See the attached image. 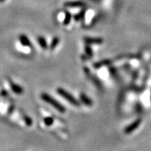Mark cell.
<instances>
[{
    "mask_svg": "<svg viewBox=\"0 0 151 151\" xmlns=\"http://www.w3.org/2000/svg\"><path fill=\"white\" fill-rule=\"evenodd\" d=\"M71 20V15L69 12H65V16H64V25H69V22Z\"/></svg>",
    "mask_w": 151,
    "mask_h": 151,
    "instance_id": "obj_10",
    "label": "cell"
},
{
    "mask_svg": "<svg viewBox=\"0 0 151 151\" xmlns=\"http://www.w3.org/2000/svg\"><path fill=\"white\" fill-rule=\"evenodd\" d=\"M38 41L39 43L41 46L43 48H47V42L46 41L43 37H39L38 38Z\"/></svg>",
    "mask_w": 151,
    "mask_h": 151,
    "instance_id": "obj_11",
    "label": "cell"
},
{
    "mask_svg": "<svg viewBox=\"0 0 151 151\" xmlns=\"http://www.w3.org/2000/svg\"><path fill=\"white\" fill-rule=\"evenodd\" d=\"M150 98H151V95H150Z\"/></svg>",
    "mask_w": 151,
    "mask_h": 151,
    "instance_id": "obj_16",
    "label": "cell"
},
{
    "mask_svg": "<svg viewBox=\"0 0 151 151\" xmlns=\"http://www.w3.org/2000/svg\"><path fill=\"white\" fill-rule=\"evenodd\" d=\"M41 98L43 99V101H45V102L48 103L49 104L52 105L55 108H56L58 111L60 112V113H64L66 111L65 108L60 104L58 101L55 100L54 98H53L52 97H50L49 95L46 93H43L41 95Z\"/></svg>",
    "mask_w": 151,
    "mask_h": 151,
    "instance_id": "obj_1",
    "label": "cell"
},
{
    "mask_svg": "<svg viewBox=\"0 0 151 151\" xmlns=\"http://www.w3.org/2000/svg\"><path fill=\"white\" fill-rule=\"evenodd\" d=\"M85 49L86 53H87V55L88 56V57H92V49H91V48L90 47V45H86Z\"/></svg>",
    "mask_w": 151,
    "mask_h": 151,
    "instance_id": "obj_14",
    "label": "cell"
},
{
    "mask_svg": "<svg viewBox=\"0 0 151 151\" xmlns=\"http://www.w3.org/2000/svg\"><path fill=\"white\" fill-rule=\"evenodd\" d=\"M83 41L87 45L100 44L103 43V39L100 38V37H85L83 38Z\"/></svg>",
    "mask_w": 151,
    "mask_h": 151,
    "instance_id": "obj_3",
    "label": "cell"
},
{
    "mask_svg": "<svg viewBox=\"0 0 151 151\" xmlns=\"http://www.w3.org/2000/svg\"><path fill=\"white\" fill-rule=\"evenodd\" d=\"M110 63H111V61H110L109 60H105L101 61V62H99L96 63V64H94V66H95V68H96V69H99V68H100L101 66L104 65H108V64H109Z\"/></svg>",
    "mask_w": 151,
    "mask_h": 151,
    "instance_id": "obj_8",
    "label": "cell"
},
{
    "mask_svg": "<svg viewBox=\"0 0 151 151\" xmlns=\"http://www.w3.org/2000/svg\"><path fill=\"white\" fill-rule=\"evenodd\" d=\"M85 5V3L83 1H80V0H78V1H69L64 3V6L65 7L69 8H80L83 7Z\"/></svg>",
    "mask_w": 151,
    "mask_h": 151,
    "instance_id": "obj_5",
    "label": "cell"
},
{
    "mask_svg": "<svg viewBox=\"0 0 151 151\" xmlns=\"http://www.w3.org/2000/svg\"><path fill=\"white\" fill-rule=\"evenodd\" d=\"M59 42H60V38H59V37H55V38H53V39L52 40L51 43H50V48H51L52 50L54 49L55 48H56L57 45H58Z\"/></svg>",
    "mask_w": 151,
    "mask_h": 151,
    "instance_id": "obj_9",
    "label": "cell"
},
{
    "mask_svg": "<svg viewBox=\"0 0 151 151\" xmlns=\"http://www.w3.org/2000/svg\"><path fill=\"white\" fill-rule=\"evenodd\" d=\"M86 12H87V9H83L82 10L80 11V12L78 13V14H76V15L74 16V20H75L76 21H79V20H82V19L84 18V17H85Z\"/></svg>",
    "mask_w": 151,
    "mask_h": 151,
    "instance_id": "obj_7",
    "label": "cell"
},
{
    "mask_svg": "<svg viewBox=\"0 0 151 151\" xmlns=\"http://www.w3.org/2000/svg\"><path fill=\"white\" fill-rule=\"evenodd\" d=\"M44 123H45V124L46 125L50 126L53 123V119L52 118H50V117H48V118H45Z\"/></svg>",
    "mask_w": 151,
    "mask_h": 151,
    "instance_id": "obj_13",
    "label": "cell"
},
{
    "mask_svg": "<svg viewBox=\"0 0 151 151\" xmlns=\"http://www.w3.org/2000/svg\"><path fill=\"white\" fill-rule=\"evenodd\" d=\"M20 41H21V43H22L24 45H28V46H30V45H31L30 41H29L28 39H27L25 36H24V35L21 36Z\"/></svg>",
    "mask_w": 151,
    "mask_h": 151,
    "instance_id": "obj_12",
    "label": "cell"
},
{
    "mask_svg": "<svg viewBox=\"0 0 151 151\" xmlns=\"http://www.w3.org/2000/svg\"><path fill=\"white\" fill-rule=\"evenodd\" d=\"M80 98L81 102L85 104V105H87V106H92V101L87 95H85V94H81Z\"/></svg>",
    "mask_w": 151,
    "mask_h": 151,
    "instance_id": "obj_6",
    "label": "cell"
},
{
    "mask_svg": "<svg viewBox=\"0 0 151 151\" xmlns=\"http://www.w3.org/2000/svg\"><path fill=\"white\" fill-rule=\"evenodd\" d=\"M141 123V118H139V119H137L136 121L133 122L131 125H129L125 129V132L126 134L131 133L132 131L136 130V129L139 127V126L140 125Z\"/></svg>",
    "mask_w": 151,
    "mask_h": 151,
    "instance_id": "obj_4",
    "label": "cell"
},
{
    "mask_svg": "<svg viewBox=\"0 0 151 151\" xmlns=\"http://www.w3.org/2000/svg\"><path fill=\"white\" fill-rule=\"evenodd\" d=\"M4 0H0V1H4Z\"/></svg>",
    "mask_w": 151,
    "mask_h": 151,
    "instance_id": "obj_15",
    "label": "cell"
},
{
    "mask_svg": "<svg viewBox=\"0 0 151 151\" xmlns=\"http://www.w3.org/2000/svg\"><path fill=\"white\" fill-rule=\"evenodd\" d=\"M57 92H58V93L60 95L62 96L63 98H64L65 100H67L69 103L71 104L74 105V106H78L80 105L79 101H77V100H76L75 97H73L70 93L66 92V91L65 90H64L63 88H58V90H57Z\"/></svg>",
    "mask_w": 151,
    "mask_h": 151,
    "instance_id": "obj_2",
    "label": "cell"
}]
</instances>
